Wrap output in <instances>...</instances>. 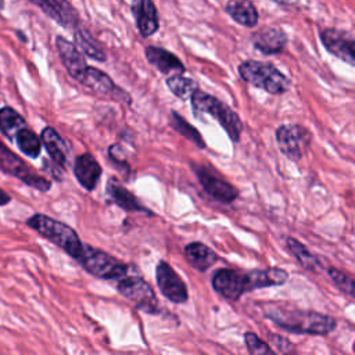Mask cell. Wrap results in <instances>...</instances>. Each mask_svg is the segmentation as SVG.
<instances>
[{"mask_svg": "<svg viewBox=\"0 0 355 355\" xmlns=\"http://www.w3.org/2000/svg\"><path fill=\"white\" fill-rule=\"evenodd\" d=\"M288 279L287 270L282 268H266L252 270L218 269L212 277V287L223 298L237 301L243 294L270 286H280Z\"/></svg>", "mask_w": 355, "mask_h": 355, "instance_id": "1", "label": "cell"}, {"mask_svg": "<svg viewBox=\"0 0 355 355\" xmlns=\"http://www.w3.org/2000/svg\"><path fill=\"white\" fill-rule=\"evenodd\" d=\"M263 315L279 327L298 334L326 336L336 329V319L316 311H305L288 304L266 302L262 304Z\"/></svg>", "mask_w": 355, "mask_h": 355, "instance_id": "2", "label": "cell"}, {"mask_svg": "<svg viewBox=\"0 0 355 355\" xmlns=\"http://www.w3.org/2000/svg\"><path fill=\"white\" fill-rule=\"evenodd\" d=\"M190 100L194 114H205L218 119L219 125L226 130L232 141L237 143L240 140L243 132V122L240 116L227 104L200 89H197L191 94Z\"/></svg>", "mask_w": 355, "mask_h": 355, "instance_id": "3", "label": "cell"}, {"mask_svg": "<svg viewBox=\"0 0 355 355\" xmlns=\"http://www.w3.org/2000/svg\"><path fill=\"white\" fill-rule=\"evenodd\" d=\"M26 225L36 230L39 234H42L44 239L64 250L73 259L79 258L83 248V243L80 241L75 230L68 225L42 214L31 216Z\"/></svg>", "mask_w": 355, "mask_h": 355, "instance_id": "4", "label": "cell"}, {"mask_svg": "<svg viewBox=\"0 0 355 355\" xmlns=\"http://www.w3.org/2000/svg\"><path fill=\"white\" fill-rule=\"evenodd\" d=\"M237 71L244 82L270 94H283L290 87L288 78L269 62L247 60L239 65Z\"/></svg>", "mask_w": 355, "mask_h": 355, "instance_id": "5", "label": "cell"}, {"mask_svg": "<svg viewBox=\"0 0 355 355\" xmlns=\"http://www.w3.org/2000/svg\"><path fill=\"white\" fill-rule=\"evenodd\" d=\"M89 273L101 279H122L128 273V265L115 257L83 244L82 252L76 259Z\"/></svg>", "mask_w": 355, "mask_h": 355, "instance_id": "6", "label": "cell"}, {"mask_svg": "<svg viewBox=\"0 0 355 355\" xmlns=\"http://www.w3.org/2000/svg\"><path fill=\"white\" fill-rule=\"evenodd\" d=\"M0 171L18 178L25 184L35 187L40 191H47L51 187V182L40 176L35 169H32L22 158L14 154L7 146L0 141Z\"/></svg>", "mask_w": 355, "mask_h": 355, "instance_id": "7", "label": "cell"}, {"mask_svg": "<svg viewBox=\"0 0 355 355\" xmlns=\"http://www.w3.org/2000/svg\"><path fill=\"white\" fill-rule=\"evenodd\" d=\"M118 291L135 306L146 313H158L159 305L151 286L137 276H123L118 283Z\"/></svg>", "mask_w": 355, "mask_h": 355, "instance_id": "8", "label": "cell"}, {"mask_svg": "<svg viewBox=\"0 0 355 355\" xmlns=\"http://www.w3.org/2000/svg\"><path fill=\"white\" fill-rule=\"evenodd\" d=\"M279 150L291 161H300L312 141L311 132L301 125H282L276 130Z\"/></svg>", "mask_w": 355, "mask_h": 355, "instance_id": "9", "label": "cell"}, {"mask_svg": "<svg viewBox=\"0 0 355 355\" xmlns=\"http://www.w3.org/2000/svg\"><path fill=\"white\" fill-rule=\"evenodd\" d=\"M191 168H193V172L196 173L200 184L202 186V189L214 200L227 204V202H233L237 198V196H239L237 189L233 184H230L227 180L222 179L209 166L191 164Z\"/></svg>", "mask_w": 355, "mask_h": 355, "instance_id": "10", "label": "cell"}, {"mask_svg": "<svg viewBox=\"0 0 355 355\" xmlns=\"http://www.w3.org/2000/svg\"><path fill=\"white\" fill-rule=\"evenodd\" d=\"M320 40L324 49L341 61L355 67V33L351 31L326 28L322 29Z\"/></svg>", "mask_w": 355, "mask_h": 355, "instance_id": "11", "label": "cell"}, {"mask_svg": "<svg viewBox=\"0 0 355 355\" xmlns=\"http://www.w3.org/2000/svg\"><path fill=\"white\" fill-rule=\"evenodd\" d=\"M155 279L161 294L175 304H183L189 298L187 287L175 269L165 261H159L155 269Z\"/></svg>", "mask_w": 355, "mask_h": 355, "instance_id": "12", "label": "cell"}, {"mask_svg": "<svg viewBox=\"0 0 355 355\" xmlns=\"http://www.w3.org/2000/svg\"><path fill=\"white\" fill-rule=\"evenodd\" d=\"M78 80L83 86H86L89 90L94 92L96 94L107 96V97H111L112 100H118V101L130 103L129 94L126 92H123L121 87H118L105 72H103L94 67H87Z\"/></svg>", "mask_w": 355, "mask_h": 355, "instance_id": "13", "label": "cell"}, {"mask_svg": "<svg viewBox=\"0 0 355 355\" xmlns=\"http://www.w3.org/2000/svg\"><path fill=\"white\" fill-rule=\"evenodd\" d=\"M64 28H78V11L68 0H28Z\"/></svg>", "mask_w": 355, "mask_h": 355, "instance_id": "14", "label": "cell"}, {"mask_svg": "<svg viewBox=\"0 0 355 355\" xmlns=\"http://www.w3.org/2000/svg\"><path fill=\"white\" fill-rule=\"evenodd\" d=\"M55 47L67 72L73 79L78 80L80 75L85 72V69L87 68V64L82 51L78 49L75 43L64 39L62 36L55 37Z\"/></svg>", "mask_w": 355, "mask_h": 355, "instance_id": "15", "label": "cell"}, {"mask_svg": "<svg viewBox=\"0 0 355 355\" xmlns=\"http://www.w3.org/2000/svg\"><path fill=\"white\" fill-rule=\"evenodd\" d=\"M132 12L136 26L143 37H148L158 31L159 19L153 0H133Z\"/></svg>", "mask_w": 355, "mask_h": 355, "instance_id": "16", "label": "cell"}, {"mask_svg": "<svg viewBox=\"0 0 355 355\" xmlns=\"http://www.w3.org/2000/svg\"><path fill=\"white\" fill-rule=\"evenodd\" d=\"M251 40L257 50L269 55V54H277L286 47L287 36L280 28L268 26L257 31L252 35Z\"/></svg>", "mask_w": 355, "mask_h": 355, "instance_id": "17", "label": "cell"}, {"mask_svg": "<svg viewBox=\"0 0 355 355\" xmlns=\"http://www.w3.org/2000/svg\"><path fill=\"white\" fill-rule=\"evenodd\" d=\"M101 172H103L101 166L98 165L96 158L89 153H85L75 159V164H73L75 178L86 190H93L97 186Z\"/></svg>", "mask_w": 355, "mask_h": 355, "instance_id": "18", "label": "cell"}, {"mask_svg": "<svg viewBox=\"0 0 355 355\" xmlns=\"http://www.w3.org/2000/svg\"><path fill=\"white\" fill-rule=\"evenodd\" d=\"M146 58L162 73H183L186 71L183 62L175 54L157 46L146 47Z\"/></svg>", "mask_w": 355, "mask_h": 355, "instance_id": "19", "label": "cell"}, {"mask_svg": "<svg viewBox=\"0 0 355 355\" xmlns=\"http://www.w3.org/2000/svg\"><path fill=\"white\" fill-rule=\"evenodd\" d=\"M183 252L186 261L200 272H205L218 261L216 252L201 241H193L187 244Z\"/></svg>", "mask_w": 355, "mask_h": 355, "instance_id": "20", "label": "cell"}, {"mask_svg": "<svg viewBox=\"0 0 355 355\" xmlns=\"http://www.w3.org/2000/svg\"><path fill=\"white\" fill-rule=\"evenodd\" d=\"M40 140H42V144H44L51 159L60 168H65L68 164V147H67V143L62 140V137L58 135V132L51 126H47L42 130Z\"/></svg>", "mask_w": 355, "mask_h": 355, "instance_id": "21", "label": "cell"}, {"mask_svg": "<svg viewBox=\"0 0 355 355\" xmlns=\"http://www.w3.org/2000/svg\"><path fill=\"white\" fill-rule=\"evenodd\" d=\"M107 193L108 196L112 198V201L123 208L125 211H132V212H147L148 209H146L139 201L137 198L128 190L125 189L115 178H111L107 182Z\"/></svg>", "mask_w": 355, "mask_h": 355, "instance_id": "22", "label": "cell"}, {"mask_svg": "<svg viewBox=\"0 0 355 355\" xmlns=\"http://www.w3.org/2000/svg\"><path fill=\"white\" fill-rule=\"evenodd\" d=\"M225 10L237 24L245 28L258 24V11L251 0H227Z\"/></svg>", "mask_w": 355, "mask_h": 355, "instance_id": "23", "label": "cell"}, {"mask_svg": "<svg viewBox=\"0 0 355 355\" xmlns=\"http://www.w3.org/2000/svg\"><path fill=\"white\" fill-rule=\"evenodd\" d=\"M75 44L78 46V49L85 53L87 57L96 60V61H101L104 62L107 60V54L104 51V49L101 47V44L92 36L90 32H87L83 28H76L75 33Z\"/></svg>", "mask_w": 355, "mask_h": 355, "instance_id": "24", "label": "cell"}, {"mask_svg": "<svg viewBox=\"0 0 355 355\" xmlns=\"http://www.w3.org/2000/svg\"><path fill=\"white\" fill-rule=\"evenodd\" d=\"M26 126L25 119L12 108L3 107L0 108V132L8 137L10 140H14L18 130Z\"/></svg>", "mask_w": 355, "mask_h": 355, "instance_id": "25", "label": "cell"}, {"mask_svg": "<svg viewBox=\"0 0 355 355\" xmlns=\"http://www.w3.org/2000/svg\"><path fill=\"white\" fill-rule=\"evenodd\" d=\"M286 245H287L288 251L293 254V257L301 263L302 268L312 270V272H318L320 269V263H319L318 258L304 244H301L297 239L288 237L286 241Z\"/></svg>", "mask_w": 355, "mask_h": 355, "instance_id": "26", "label": "cell"}, {"mask_svg": "<svg viewBox=\"0 0 355 355\" xmlns=\"http://www.w3.org/2000/svg\"><path fill=\"white\" fill-rule=\"evenodd\" d=\"M18 148L28 157L36 158L42 151V140L28 128H22L14 137Z\"/></svg>", "mask_w": 355, "mask_h": 355, "instance_id": "27", "label": "cell"}, {"mask_svg": "<svg viewBox=\"0 0 355 355\" xmlns=\"http://www.w3.org/2000/svg\"><path fill=\"white\" fill-rule=\"evenodd\" d=\"M171 126H172L178 133H180L183 137H186V139L190 140L193 144H196L197 147H200V148H205V147H207L205 140L202 139V136L200 135V132H198L193 125H190L186 119H183L176 111H172V112H171Z\"/></svg>", "mask_w": 355, "mask_h": 355, "instance_id": "28", "label": "cell"}, {"mask_svg": "<svg viewBox=\"0 0 355 355\" xmlns=\"http://www.w3.org/2000/svg\"><path fill=\"white\" fill-rule=\"evenodd\" d=\"M166 86L169 87V90L179 98L186 100L190 98L191 94L198 89L197 82H194L190 78L183 76V73H172L168 79H166Z\"/></svg>", "mask_w": 355, "mask_h": 355, "instance_id": "29", "label": "cell"}, {"mask_svg": "<svg viewBox=\"0 0 355 355\" xmlns=\"http://www.w3.org/2000/svg\"><path fill=\"white\" fill-rule=\"evenodd\" d=\"M329 277L333 280V283L345 294L355 298V279L347 275L345 272L337 269V268H329L327 269Z\"/></svg>", "mask_w": 355, "mask_h": 355, "instance_id": "30", "label": "cell"}, {"mask_svg": "<svg viewBox=\"0 0 355 355\" xmlns=\"http://www.w3.org/2000/svg\"><path fill=\"white\" fill-rule=\"evenodd\" d=\"M244 341H245L247 351L250 354H252V355L273 354V349L265 341H262L255 333H252V331H247L244 334Z\"/></svg>", "mask_w": 355, "mask_h": 355, "instance_id": "31", "label": "cell"}, {"mask_svg": "<svg viewBox=\"0 0 355 355\" xmlns=\"http://www.w3.org/2000/svg\"><path fill=\"white\" fill-rule=\"evenodd\" d=\"M10 201H11V197L3 189H0V205H6Z\"/></svg>", "mask_w": 355, "mask_h": 355, "instance_id": "32", "label": "cell"}, {"mask_svg": "<svg viewBox=\"0 0 355 355\" xmlns=\"http://www.w3.org/2000/svg\"><path fill=\"white\" fill-rule=\"evenodd\" d=\"M273 1H276V3H279L282 6H293L297 0H273Z\"/></svg>", "mask_w": 355, "mask_h": 355, "instance_id": "33", "label": "cell"}, {"mask_svg": "<svg viewBox=\"0 0 355 355\" xmlns=\"http://www.w3.org/2000/svg\"><path fill=\"white\" fill-rule=\"evenodd\" d=\"M3 6H4V0H0V10L3 8Z\"/></svg>", "mask_w": 355, "mask_h": 355, "instance_id": "34", "label": "cell"}]
</instances>
